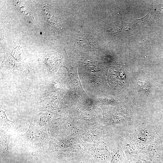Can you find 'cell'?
<instances>
[{"mask_svg": "<svg viewBox=\"0 0 163 163\" xmlns=\"http://www.w3.org/2000/svg\"><path fill=\"white\" fill-rule=\"evenodd\" d=\"M154 125L161 146L162 155L161 160V163H163V123L159 122Z\"/></svg>", "mask_w": 163, "mask_h": 163, "instance_id": "cell-3", "label": "cell"}, {"mask_svg": "<svg viewBox=\"0 0 163 163\" xmlns=\"http://www.w3.org/2000/svg\"><path fill=\"white\" fill-rule=\"evenodd\" d=\"M120 142L121 145L128 161L137 157L138 150L134 143L129 137L127 131L121 133Z\"/></svg>", "mask_w": 163, "mask_h": 163, "instance_id": "cell-1", "label": "cell"}, {"mask_svg": "<svg viewBox=\"0 0 163 163\" xmlns=\"http://www.w3.org/2000/svg\"><path fill=\"white\" fill-rule=\"evenodd\" d=\"M148 14V13L145 16L139 19H136L130 18V19L133 20L132 21L131 23H133V25L135 27L139 26L142 23L144 22L147 19L146 17L147 16Z\"/></svg>", "mask_w": 163, "mask_h": 163, "instance_id": "cell-6", "label": "cell"}, {"mask_svg": "<svg viewBox=\"0 0 163 163\" xmlns=\"http://www.w3.org/2000/svg\"><path fill=\"white\" fill-rule=\"evenodd\" d=\"M9 136L4 133H1V149L5 151H8Z\"/></svg>", "mask_w": 163, "mask_h": 163, "instance_id": "cell-5", "label": "cell"}, {"mask_svg": "<svg viewBox=\"0 0 163 163\" xmlns=\"http://www.w3.org/2000/svg\"><path fill=\"white\" fill-rule=\"evenodd\" d=\"M160 119V121L159 122L163 123V110L161 112Z\"/></svg>", "mask_w": 163, "mask_h": 163, "instance_id": "cell-8", "label": "cell"}, {"mask_svg": "<svg viewBox=\"0 0 163 163\" xmlns=\"http://www.w3.org/2000/svg\"><path fill=\"white\" fill-rule=\"evenodd\" d=\"M1 125L5 127L6 129H9L11 126L13 122L9 120L7 118L5 112L0 109Z\"/></svg>", "mask_w": 163, "mask_h": 163, "instance_id": "cell-4", "label": "cell"}, {"mask_svg": "<svg viewBox=\"0 0 163 163\" xmlns=\"http://www.w3.org/2000/svg\"><path fill=\"white\" fill-rule=\"evenodd\" d=\"M161 11L162 12H163V5H162V7L161 8Z\"/></svg>", "mask_w": 163, "mask_h": 163, "instance_id": "cell-10", "label": "cell"}, {"mask_svg": "<svg viewBox=\"0 0 163 163\" xmlns=\"http://www.w3.org/2000/svg\"><path fill=\"white\" fill-rule=\"evenodd\" d=\"M111 158L109 163H129L121 145H118L116 150L111 152Z\"/></svg>", "mask_w": 163, "mask_h": 163, "instance_id": "cell-2", "label": "cell"}, {"mask_svg": "<svg viewBox=\"0 0 163 163\" xmlns=\"http://www.w3.org/2000/svg\"><path fill=\"white\" fill-rule=\"evenodd\" d=\"M87 162L86 163H97V162H95L94 160L93 159L90 160L88 161H87Z\"/></svg>", "mask_w": 163, "mask_h": 163, "instance_id": "cell-9", "label": "cell"}, {"mask_svg": "<svg viewBox=\"0 0 163 163\" xmlns=\"http://www.w3.org/2000/svg\"><path fill=\"white\" fill-rule=\"evenodd\" d=\"M129 163H144V162L136 157L129 161Z\"/></svg>", "mask_w": 163, "mask_h": 163, "instance_id": "cell-7", "label": "cell"}]
</instances>
